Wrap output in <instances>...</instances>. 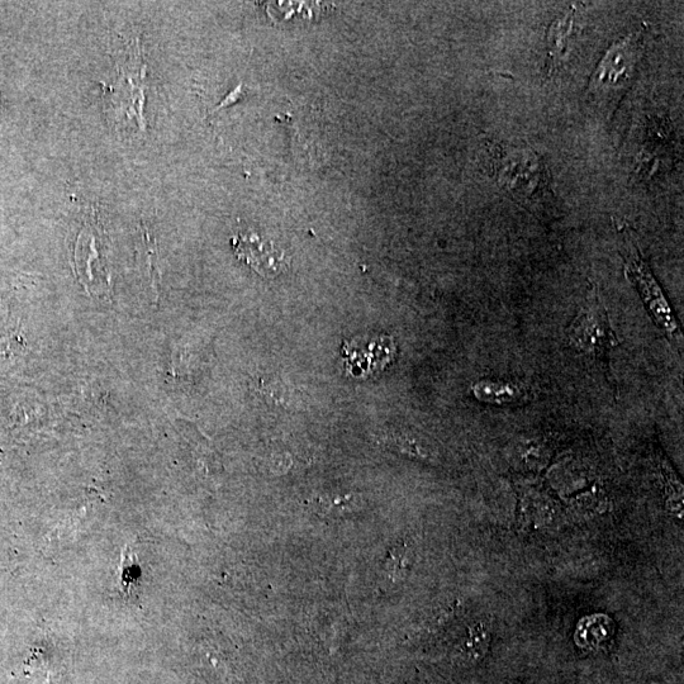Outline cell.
I'll return each mask as SVG.
<instances>
[{"mask_svg": "<svg viewBox=\"0 0 684 684\" xmlns=\"http://www.w3.org/2000/svg\"><path fill=\"white\" fill-rule=\"evenodd\" d=\"M586 626H581L577 633V643L588 648H597L610 638L612 629L608 624L610 620L603 619V616L596 619H587Z\"/></svg>", "mask_w": 684, "mask_h": 684, "instance_id": "9", "label": "cell"}, {"mask_svg": "<svg viewBox=\"0 0 684 684\" xmlns=\"http://www.w3.org/2000/svg\"><path fill=\"white\" fill-rule=\"evenodd\" d=\"M237 258L249 265L261 277L272 279L283 273L289 266V260L280 247L272 240L255 234V232H240L232 237Z\"/></svg>", "mask_w": 684, "mask_h": 684, "instance_id": "6", "label": "cell"}, {"mask_svg": "<svg viewBox=\"0 0 684 684\" xmlns=\"http://www.w3.org/2000/svg\"><path fill=\"white\" fill-rule=\"evenodd\" d=\"M568 337L573 348L600 358L619 345L606 308L596 292L587 298L582 310L569 326Z\"/></svg>", "mask_w": 684, "mask_h": 684, "instance_id": "4", "label": "cell"}, {"mask_svg": "<svg viewBox=\"0 0 684 684\" xmlns=\"http://www.w3.org/2000/svg\"><path fill=\"white\" fill-rule=\"evenodd\" d=\"M625 235V272L627 278L638 289L641 299L648 308L650 316H652L655 325L663 332L673 344L682 346V332L679 329L676 317L673 315L671 306L665 298L662 288L650 272L649 266L646 265L643 258H641L638 246H636L631 232L624 231Z\"/></svg>", "mask_w": 684, "mask_h": 684, "instance_id": "3", "label": "cell"}, {"mask_svg": "<svg viewBox=\"0 0 684 684\" xmlns=\"http://www.w3.org/2000/svg\"><path fill=\"white\" fill-rule=\"evenodd\" d=\"M486 154L498 184L516 199H546L549 173L543 160L531 150L486 141Z\"/></svg>", "mask_w": 684, "mask_h": 684, "instance_id": "2", "label": "cell"}, {"mask_svg": "<svg viewBox=\"0 0 684 684\" xmlns=\"http://www.w3.org/2000/svg\"><path fill=\"white\" fill-rule=\"evenodd\" d=\"M472 392L478 401L493 406L513 405L526 398L525 388L505 380H479L473 384Z\"/></svg>", "mask_w": 684, "mask_h": 684, "instance_id": "8", "label": "cell"}, {"mask_svg": "<svg viewBox=\"0 0 684 684\" xmlns=\"http://www.w3.org/2000/svg\"><path fill=\"white\" fill-rule=\"evenodd\" d=\"M576 16V7H572L563 17L557 18L551 23L548 31L549 63L546 64L550 73L557 71L564 57L568 55Z\"/></svg>", "mask_w": 684, "mask_h": 684, "instance_id": "7", "label": "cell"}, {"mask_svg": "<svg viewBox=\"0 0 684 684\" xmlns=\"http://www.w3.org/2000/svg\"><path fill=\"white\" fill-rule=\"evenodd\" d=\"M644 51V33L636 31L608 49L588 85L591 101L603 112L614 111L638 73Z\"/></svg>", "mask_w": 684, "mask_h": 684, "instance_id": "1", "label": "cell"}, {"mask_svg": "<svg viewBox=\"0 0 684 684\" xmlns=\"http://www.w3.org/2000/svg\"><path fill=\"white\" fill-rule=\"evenodd\" d=\"M345 369L351 377L368 378L382 372L397 354L396 342L389 336H361L342 345Z\"/></svg>", "mask_w": 684, "mask_h": 684, "instance_id": "5", "label": "cell"}, {"mask_svg": "<svg viewBox=\"0 0 684 684\" xmlns=\"http://www.w3.org/2000/svg\"><path fill=\"white\" fill-rule=\"evenodd\" d=\"M489 636L486 630L477 627L469 635L468 653L475 658H482L487 652Z\"/></svg>", "mask_w": 684, "mask_h": 684, "instance_id": "10", "label": "cell"}]
</instances>
